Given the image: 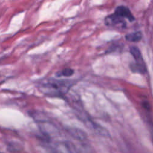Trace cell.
I'll list each match as a JSON object with an SVG mask.
<instances>
[{
	"label": "cell",
	"mask_w": 153,
	"mask_h": 153,
	"mask_svg": "<svg viewBox=\"0 0 153 153\" xmlns=\"http://www.w3.org/2000/svg\"><path fill=\"white\" fill-rule=\"evenodd\" d=\"M68 82L64 80H57L54 78H48L39 81L38 89L47 96H59L65 94L68 88Z\"/></svg>",
	"instance_id": "obj_1"
},
{
	"label": "cell",
	"mask_w": 153,
	"mask_h": 153,
	"mask_svg": "<svg viewBox=\"0 0 153 153\" xmlns=\"http://www.w3.org/2000/svg\"><path fill=\"white\" fill-rule=\"evenodd\" d=\"M54 153H77L74 146L68 142L62 141L54 143L53 148Z\"/></svg>",
	"instance_id": "obj_2"
},
{
	"label": "cell",
	"mask_w": 153,
	"mask_h": 153,
	"mask_svg": "<svg viewBox=\"0 0 153 153\" xmlns=\"http://www.w3.org/2000/svg\"><path fill=\"white\" fill-rule=\"evenodd\" d=\"M105 23L106 25L115 28L123 29L126 26L124 19L115 14L107 16L105 19Z\"/></svg>",
	"instance_id": "obj_3"
},
{
	"label": "cell",
	"mask_w": 153,
	"mask_h": 153,
	"mask_svg": "<svg viewBox=\"0 0 153 153\" xmlns=\"http://www.w3.org/2000/svg\"><path fill=\"white\" fill-rule=\"evenodd\" d=\"M40 128L43 134L48 138L54 137L58 134L57 129L52 124L41 122Z\"/></svg>",
	"instance_id": "obj_4"
},
{
	"label": "cell",
	"mask_w": 153,
	"mask_h": 153,
	"mask_svg": "<svg viewBox=\"0 0 153 153\" xmlns=\"http://www.w3.org/2000/svg\"><path fill=\"white\" fill-rule=\"evenodd\" d=\"M116 15L121 17L123 19L126 18L128 20H130V22L134 20V18L133 16L131 11H130V10L125 7V6H119L118 7L115 11V13Z\"/></svg>",
	"instance_id": "obj_5"
},
{
	"label": "cell",
	"mask_w": 153,
	"mask_h": 153,
	"mask_svg": "<svg viewBox=\"0 0 153 153\" xmlns=\"http://www.w3.org/2000/svg\"><path fill=\"white\" fill-rule=\"evenodd\" d=\"M130 53L131 55L134 57V59L136 60L137 63H140L143 64L142 58V54L137 47H132L130 48Z\"/></svg>",
	"instance_id": "obj_6"
},
{
	"label": "cell",
	"mask_w": 153,
	"mask_h": 153,
	"mask_svg": "<svg viewBox=\"0 0 153 153\" xmlns=\"http://www.w3.org/2000/svg\"><path fill=\"white\" fill-rule=\"evenodd\" d=\"M142 35L140 32H136L126 35V39L131 42H137L142 39Z\"/></svg>",
	"instance_id": "obj_7"
},
{
	"label": "cell",
	"mask_w": 153,
	"mask_h": 153,
	"mask_svg": "<svg viewBox=\"0 0 153 153\" xmlns=\"http://www.w3.org/2000/svg\"><path fill=\"white\" fill-rule=\"evenodd\" d=\"M74 71L73 69L71 68H65L63 69L62 71L58 72L56 74V75L57 76H69L73 75Z\"/></svg>",
	"instance_id": "obj_8"
},
{
	"label": "cell",
	"mask_w": 153,
	"mask_h": 153,
	"mask_svg": "<svg viewBox=\"0 0 153 153\" xmlns=\"http://www.w3.org/2000/svg\"><path fill=\"white\" fill-rule=\"evenodd\" d=\"M71 134L75 138L78 139H84L85 136L82 131H80L79 130H72L71 131Z\"/></svg>",
	"instance_id": "obj_9"
}]
</instances>
